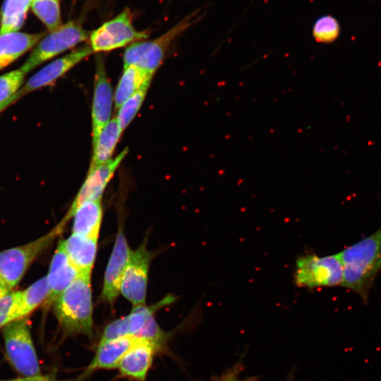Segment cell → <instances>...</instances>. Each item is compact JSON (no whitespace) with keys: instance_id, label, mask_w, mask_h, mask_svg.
<instances>
[{"instance_id":"8992f818","label":"cell","mask_w":381,"mask_h":381,"mask_svg":"<svg viewBox=\"0 0 381 381\" xmlns=\"http://www.w3.org/2000/svg\"><path fill=\"white\" fill-rule=\"evenodd\" d=\"M294 278L299 287L313 289L341 286L342 264L337 253L325 256L304 255L296 260Z\"/></svg>"},{"instance_id":"277c9868","label":"cell","mask_w":381,"mask_h":381,"mask_svg":"<svg viewBox=\"0 0 381 381\" xmlns=\"http://www.w3.org/2000/svg\"><path fill=\"white\" fill-rule=\"evenodd\" d=\"M1 332L13 368L24 377L42 375L27 317L8 323Z\"/></svg>"},{"instance_id":"8fae6325","label":"cell","mask_w":381,"mask_h":381,"mask_svg":"<svg viewBox=\"0 0 381 381\" xmlns=\"http://www.w3.org/2000/svg\"><path fill=\"white\" fill-rule=\"evenodd\" d=\"M91 53L92 49L87 43L53 61L28 79L25 85L15 95V99L54 83Z\"/></svg>"},{"instance_id":"d6a6232c","label":"cell","mask_w":381,"mask_h":381,"mask_svg":"<svg viewBox=\"0 0 381 381\" xmlns=\"http://www.w3.org/2000/svg\"><path fill=\"white\" fill-rule=\"evenodd\" d=\"M219 381H242L239 380L235 375H228Z\"/></svg>"},{"instance_id":"9a60e30c","label":"cell","mask_w":381,"mask_h":381,"mask_svg":"<svg viewBox=\"0 0 381 381\" xmlns=\"http://www.w3.org/2000/svg\"><path fill=\"white\" fill-rule=\"evenodd\" d=\"M157 348L150 341L140 338L123 356L119 369L123 376L144 380L152 364Z\"/></svg>"},{"instance_id":"7a4b0ae2","label":"cell","mask_w":381,"mask_h":381,"mask_svg":"<svg viewBox=\"0 0 381 381\" xmlns=\"http://www.w3.org/2000/svg\"><path fill=\"white\" fill-rule=\"evenodd\" d=\"M54 315L66 335L92 336L91 273H82L52 304Z\"/></svg>"},{"instance_id":"d4e9b609","label":"cell","mask_w":381,"mask_h":381,"mask_svg":"<svg viewBox=\"0 0 381 381\" xmlns=\"http://www.w3.org/2000/svg\"><path fill=\"white\" fill-rule=\"evenodd\" d=\"M25 75L18 69L0 76V111L16 101L15 95L23 83Z\"/></svg>"},{"instance_id":"2e32d148","label":"cell","mask_w":381,"mask_h":381,"mask_svg":"<svg viewBox=\"0 0 381 381\" xmlns=\"http://www.w3.org/2000/svg\"><path fill=\"white\" fill-rule=\"evenodd\" d=\"M98 238L72 233L63 241L71 262L82 273H91L96 259Z\"/></svg>"},{"instance_id":"7c38bea8","label":"cell","mask_w":381,"mask_h":381,"mask_svg":"<svg viewBox=\"0 0 381 381\" xmlns=\"http://www.w3.org/2000/svg\"><path fill=\"white\" fill-rule=\"evenodd\" d=\"M113 102V91L107 75L104 63L102 59H99L96 64L92 104V145L102 129L111 120Z\"/></svg>"},{"instance_id":"44dd1931","label":"cell","mask_w":381,"mask_h":381,"mask_svg":"<svg viewBox=\"0 0 381 381\" xmlns=\"http://www.w3.org/2000/svg\"><path fill=\"white\" fill-rule=\"evenodd\" d=\"M122 131L116 118L111 119L104 126L92 145L93 153L89 170L106 163L112 158Z\"/></svg>"},{"instance_id":"1f68e13d","label":"cell","mask_w":381,"mask_h":381,"mask_svg":"<svg viewBox=\"0 0 381 381\" xmlns=\"http://www.w3.org/2000/svg\"><path fill=\"white\" fill-rule=\"evenodd\" d=\"M12 289L0 277V298L8 294Z\"/></svg>"},{"instance_id":"30bf717a","label":"cell","mask_w":381,"mask_h":381,"mask_svg":"<svg viewBox=\"0 0 381 381\" xmlns=\"http://www.w3.org/2000/svg\"><path fill=\"white\" fill-rule=\"evenodd\" d=\"M128 151V148L126 147L116 157L111 158L106 163L88 171L87 176L72 205L61 219V222L62 223L66 224L73 217L75 210L83 202L88 200H102L106 187L112 179L121 162L127 155Z\"/></svg>"},{"instance_id":"f546056e","label":"cell","mask_w":381,"mask_h":381,"mask_svg":"<svg viewBox=\"0 0 381 381\" xmlns=\"http://www.w3.org/2000/svg\"><path fill=\"white\" fill-rule=\"evenodd\" d=\"M135 336L150 341L157 349L161 346L164 339V332L160 329L153 315L147 320Z\"/></svg>"},{"instance_id":"603a6c76","label":"cell","mask_w":381,"mask_h":381,"mask_svg":"<svg viewBox=\"0 0 381 381\" xmlns=\"http://www.w3.org/2000/svg\"><path fill=\"white\" fill-rule=\"evenodd\" d=\"M49 292L47 277L21 291L20 318H26L46 301Z\"/></svg>"},{"instance_id":"e0dca14e","label":"cell","mask_w":381,"mask_h":381,"mask_svg":"<svg viewBox=\"0 0 381 381\" xmlns=\"http://www.w3.org/2000/svg\"><path fill=\"white\" fill-rule=\"evenodd\" d=\"M140 339V337L135 335H127L99 344L87 372L118 368L123 356Z\"/></svg>"},{"instance_id":"9c48e42d","label":"cell","mask_w":381,"mask_h":381,"mask_svg":"<svg viewBox=\"0 0 381 381\" xmlns=\"http://www.w3.org/2000/svg\"><path fill=\"white\" fill-rule=\"evenodd\" d=\"M152 253L145 242L131 250L123 273L119 292L134 306L145 305L148 272Z\"/></svg>"},{"instance_id":"7402d4cb","label":"cell","mask_w":381,"mask_h":381,"mask_svg":"<svg viewBox=\"0 0 381 381\" xmlns=\"http://www.w3.org/2000/svg\"><path fill=\"white\" fill-rule=\"evenodd\" d=\"M32 0H5L1 11L0 35L17 32L24 23Z\"/></svg>"},{"instance_id":"4316f807","label":"cell","mask_w":381,"mask_h":381,"mask_svg":"<svg viewBox=\"0 0 381 381\" xmlns=\"http://www.w3.org/2000/svg\"><path fill=\"white\" fill-rule=\"evenodd\" d=\"M339 23L331 15L320 17L315 20L313 27V36L318 42H333L339 37Z\"/></svg>"},{"instance_id":"5b68a950","label":"cell","mask_w":381,"mask_h":381,"mask_svg":"<svg viewBox=\"0 0 381 381\" xmlns=\"http://www.w3.org/2000/svg\"><path fill=\"white\" fill-rule=\"evenodd\" d=\"M65 226L60 222L40 238L0 252V277L11 289L19 283L37 255L62 233Z\"/></svg>"},{"instance_id":"f1b7e54d","label":"cell","mask_w":381,"mask_h":381,"mask_svg":"<svg viewBox=\"0 0 381 381\" xmlns=\"http://www.w3.org/2000/svg\"><path fill=\"white\" fill-rule=\"evenodd\" d=\"M131 334L127 316L116 319L107 325L102 334L99 344Z\"/></svg>"},{"instance_id":"5bb4252c","label":"cell","mask_w":381,"mask_h":381,"mask_svg":"<svg viewBox=\"0 0 381 381\" xmlns=\"http://www.w3.org/2000/svg\"><path fill=\"white\" fill-rule=\"evenodd\" d=\"M80 271L71 262L60 241L52 257L47 277L49 292L43 306L49 308L56 298L80 274Z\"/></svg>"},{"instance_id":"d6986e66","label":"cell","mask_w":381,"mask_h":381,"mask_svg":"<svg viewBox=\"0 0 381 381\" xmlns=\"http://www.w3.org/2000/svg\"><path fill=\"white\" fill-rule=\"evenodd\" d=\"M72 233L98 238L102 219L101 200L83 202L73 215Z\"/></svg>"},{"instance_id":"6da1fadb","label":"cell","mask_w":381,"mask_h":381,"mask_svg":"<svg viewBox=\"0 0 381 381\" xmlns=\"http://www.w3.org/2000/svg\"><path fill=\"white\" fill-rule=\"evenodd\" d=\"M337 255L343 267L341 286L367 304L374 282L381 272V226Z\"/></svg>"},{"instance_id":"836d02e7","label":"cell","mask_w":381,"mask_h":381,"mask_svg":"<svg viewBox=\"0 0 381 381\" xmlns=\"http://www.w3.org/2000/svg\"><path fill=\"white\" fill-rule=\"evenodd\" d=\"M1 381H10V380H1Z\"/></svg>"},{"instance_id":"83f0119b","label":"cell","mask_w":381,"mask_h":381,"mask_svg":"<svg viewBox=\"0 0 381 381\" xmlns=\"http://www.w3.org/2000/svg\"><path fill=\"white\" fill-rule=\"evenodd\" d=\"M21 291H11L0 298V328L20 318Z\"/></svg>"},{"instance_id":"4dcf8cb0","label":"cell","mask_w":381,"mask_h":381,"mask_svg":"<svg viewBox=\"0 0 381 381\" xmlns=\"http://www.w3.org/2000/svg\"><path fill=\"white\" fill-rule=\"evenodd\" d=\"M10 381H49L46 377L42 375L35 377H24L21 378L11 380Z\"/></svg>"},{"instance_id":"ba28073f","label":"cell","mask_w":381,"mask_h":381,"mask_svg":"<svg viewBox=\"0 0 381 381\" xmlns=\"http://www.w3.org/2000/svg\"><path fill=\"white\" fill-rule=\"evenodd\" d=\"M148 35L137 30L129 8L123 9L112 19L90 32L89 44L92 52H109L145 40Z\"/></svg>"},{"instance_id":"52a82bcc","label":"cell","mask_w":381,"mask_h":381,"mask_svg":"<svg viewBox=\"0 0 381 381\" xmlns=\"http://www.w3.org/2000/svg\"><path fill=\"white\" fill-rule=\"evenodd\" d=\"M89 36L78 20L61 25L37 44L20 70L26 74L44 61L88 40Z\"/></svg>"},{"instance_id":"3957f363","label":"cell","mask_w":381,"mask_h":381,"mask_svg":"<svg viewBox=\"0 0 381 381\" xmlns=\"http://www.w3.org/2000/svg\"><path fill=\"white\" fill-rule=\"evenodd\" d=\"M199 16V11H196L157 38L139 40L128 45L123 54V67L133 65L154 73L162 64L171 43L197 22Z\"/></svg>"},{"instance_id":"4fadbf2b","label":"cell","mask_w":381,"mask_h":381,"mask_svg":"<svg viewBox=\"0 0 381 381\" xmlns=\"http://www.w3.org/2000/svg\"><path fill=\"white\" fill-rule=\"evenodd\" d=\"M123 230L118 232L104 276L100 298L113 304L119 294L120 283L131 253Z\"/></svg>"},{"instance_id":"cb8c5ba5","label":"cell","mask_w":381,"mask_h":381,"mask_svg":"<svg viewBox=\"0 0 381 381\" xmlns=\"http://www.w3.org/2000/svg\"><path fill=\"white\" fill-rule=\"evenodd\" d=\"M30 6L49 31L61 25L59 0H32Z\"/></svg>"},{"instance_id":"ffe728a7","label":"cell","mask_w":381,"mask_h":381,"mask_svg":"<svg viewBox=\"0 0 381 381\" xmlns=\"http://www.w3.org/2000/svg\"><path fill=\"white\" fill-rule=\"evenodd\" d=\"M123 68L114 96L116 109L135 92L145 86H149L154 74L133 65Z\"/></svg>"},{"instance_id":"484cf974","label":"cell","mask_w":381,"mask_h":381,"mask_svg":"<svg viewBox=\"0 0 381 381\" xmlns=\"http://www.w3.org/2000/svg\"><path fill=\"white\" fill-rule=\"evenodd\" d=\"M149 86H145L135 92L118 109L116 119L123 131L138 112L147 95Z\"/></svg>"},{"instance_id":"ac0fdd59","label":"cell","mask_w":381,"mask_h":381,"mask_svg":"<svg viewBox=\"0 0 381 381\" xmlns=\"http://www.w3.org/2000/svg\"><path fill=\"white\" fill-rule=\"evenodd\" d=\"M46 35L13 32L0 35V70L32 47Z\"/></svg>"}]
</instances>
